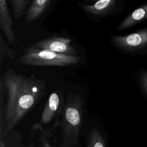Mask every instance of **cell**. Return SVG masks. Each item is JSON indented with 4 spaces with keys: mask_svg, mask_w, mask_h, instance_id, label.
Returning a JSON list of instances; mask_svg holds the SVG:
<instances>
[{
    "mask_svg": "<svg viewBox=\"0 0 147 147\" xmlns=\"http://www.w3.org/2000/svg\"><path fill=\"white\" fill-rule=\"evenodd\" d=\"M115 0H100L92 5L83 6V10L89 13L94 15H103L110 11L114 7Z\"/></svg>",
    "mask_w": 147,
    "mask_h": 147,
    "instance_id": "10",
    "label": "cell"
},
{
    "mask_svg": "<svg viewBox=\"0 0 147 147\" xmlns=\"http://www.w3.org/2000/svg\"><path fill=\"white\" fill-rule=\"evenodd\" d=\"M82 119V99L79 95L71 94L68 97L63 110L60 147H74L77 145Z\"/></svg>",
    "mask_w": 147,
    "mask_h": 147,
    "instance_id": "2",
    "label": "cell"
},
{
    "mask_svg": "<svg viewBox=\"0 0 147 147\" xmlns=\"http://www.w3.org/2000/svg\"><path fill=\"white\" fill-rule=\"evenodd\" d=\"M23 147H34V146L33 144L30 143V144H29L28 145H26V146H23Z\"/></svg>",
    "mask_w": 147,
    "mask_h": 147,
    "instance_id": "15",
    "label": "cell"
},
{
    "mask_svg": "<svg viewBox=\"0 0 147 147\" xmlns=\"http://www.w3.org/2000/svg\"><path fill=\"white\" fill-rule=\"evenodd\" d=\"M146 18L147 4H145L136 9L124 19L117 27V30H119L129 28Z\"/></svg>",
    "mask_w": 147,
    "mask_h": 147,
    "instance_id": "8",
    "label": "cell"
},
{
    "mask_svg": "<svg viewBox=\"0 0 147 147\" xmlns=\"http://www.w3.org/2000/svg\"><path fill=\"white\" fill-rule=\"evenodd\" d=\"M51 0H35L28 9L25 18L26 23H30L38 18L49 7Z\"/></svg>",
    "mask_w": 147,
    "mask_h": 147,
    "instance_id": "9",
    "label": "cell"
},
{
    "mask_svg": "<svg viewBox=\"0 0 147 147\" xmlns=\"http://www.w3.org/2000/svg\"><path fill=\"white\" fill-rule=\"evenodd\" d=\"M13 14L16 18H20L26 7L31 2L30 0H10Z\"/></svg>",
    "mask_w": 147,
    "mask_h": 147,
    "instance_id": "12",
    "label": "cell"
},
{
    "mask_svg": "<svg viewBox=\"0 0 147 147\" xmlns=\"http://www.w3.org/2000/svg\"><path fill=\"white\" fill-rule=\"evenodd\" d=\"M140 80H141V83L142 87L147 92V72H144L141 75Z\"/></svg>",
    "mask_w": 147,
    "mask_h": 147,
    "instance_id": "14",
    "label": "cell"
},
{
    "mask_svg": "<svg viewBox=\"0 0 147 147\" xmlns=\"http://www.w3.org/2000/svg\"><path fill=\"white\" fill-rule=\"evenodd\" d=\"M33 126L40 131L38 140L40 142V147H53L49 140V138L51 137V133L45 130L38 123L36 124Z\"/></svg>",
    "mask_w": 147,
    "mask_h": 147,
    "instance_id": "13",
    "label": "cell"
},
{
    "mask_svg": "<svg viewBox=\"0 0 147 147\" xmlns=\"http://www.w3.org/2000/svg\"><path fill=\"white\" fill-rule=\"evenodd\" d=\"M80 57L33 47L26 49L18 63L30 66H66L78 63Z\"/></svg>",
    "mask_w": 147,
    "mask_h": 147,
    "instance_id": "3",
    "label": "cell"
},
{
    "mask_svg": "<svg viewBox=\"0 0 147 147\" xmlns=\"http://www.w3.org/2000/svg\"><path fill=\"white\" fill-rule=\"evenodd\" d=\"M7 102L3 119H1L0 147H6L7 134L31 110L45 89V82L17 74L13 69L3 74Z\"/></svg>",
    "mask_w": 147,
    "mask_h": 147,
    "instance_id": "1",
    "label": "cell"
},
{
    "mask_svg": "<svg viewBox=\"0 0 147 147\" xmlns=\"http://www.w3.org/2000/svg\"><path fill=\"white\" fill-rule=\"evenodd\" d=\"M87 146L106 147L105 140L102 134L97 129L93 128L91 129L88 138Z\"/></svg>",
    "mask_w": 147,
    "mask_h": 147,
    "instance_id": "11",
    "label": "cell"
},
{
    "mask_svg": "<svg viewBox=\"0 0 147 147\" xmlns=\"http://www.w3.org/2000/svg\"><path fill=\"white\" fill-rule=\"evenodd\" d=\"M13 21L9 11L7 2L0 1V26L10 44L16 41V36L13 29Z\"/></svg>",
    "mask_w": 147,
    "mask_h": 147,
    "instance_id": "6",
    "label": "cell"
},
{
    "mask_svg": "<svg viewBox=\"0 0 147 147\" xmlns=\"http://www.w3.org/2000/svg\"><path fill=\"white\" fill-rule=\"evenodd\" d=\"M34 48L53 51L71 56H76L75 48L71 45V40L65 37H53L45 39L36 43Z\"/></svg>",
    "mask_w": 147,
    "mask_h": 147,
    "instance_id": "5",
    "label": "cell"
},
{
    "mask_svg": "<svg viewBox=\"0 0 147 147\" xmlns=\"http://www.w3.org/2000/svg\"><path fill=\"white\" fill-rule=\"evenodd\" d=\"M60 104V98L56 92H52L43 109L40 122L42 124L49 123L56 115Z\"/></svg>",
    "mask_w": 147,
    "mask_h": 147,
    "instance_id": "7",
    "label": "cell"
},
{
    "mask_svg": "<svg viewBox=\"0 0 147 147\" xmlns=\"http://www.w3.org/2000/svg\"><path fill=\"white\" fill-rule=\"evenodd\" d=\"M111 40L117 47L126 51L141 49L147 46V28L126 36L113 35Z\"/></svg>",
    "mask_w": 147,
    "mask_h": 147,
    "instance_id": "4",
    "label": "cell"
}]
</instances>
